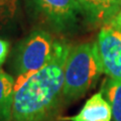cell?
<instances>
[{"label":"cell","instance_id":"6da1fadb","mask_svg":"<svg viewBox=\"0 0 121 121\" xmlns=\"http://www.w3.org/2000/svg\"><path fill=\"white\" fill-rule=\"evenodd\" d=\"M71 47L59 40L54 56L43 69L14 84L11 121H60L65 101L64 67Z\"/></svg>","mask_w":121,"mask_h":121},{"label":"cell","instance_id":"7a4b0ae2","mask_svg":"<svg viewBox=\"0 0 121 121\" xmlns=\"http://www.w3.org/2000/svg\"><path fill=\"white\" fill-rule=\"evenodd\" d=\"M103 74L96 41L71 47L64 67L63 95L65 104L84 97Z\"/></svg>","mask_w":121,"mask_h":121},{"label":"cell","instance_id":"3957f363","mask_svg":"<svg viewBox=\"0 0 121 121\" xmlns=\"http://www.w3.org/2000/svg\"><path fill=\"white\" fill-rule=\"evenodd\" d=\"M26 9L40 27L66 36L80 29L85 13L77 0H24ZM87 21V20H86Z\"/></svg>","mask_w":121,"mask_h":121},{"label":"cell","instance_id":"277c9868","mask_svg":"<svg viewBox=\"0 0 121 121\" xmlns=\"http://www.w3.org/2000/svg\"><path fill=\"white\" fill-rule=\"evenodd\" d=\"M59 40L43 28L32 30L17 43L12 52L11 69L18 84L47 65L54 56Z\"/></svg>","mask_w":121,"mask_h":121},{"label":"cell","instance_id":"5b68a950","mask_svg":"<svg viewBox=\"0 0 121 121\" xmlns=\"http://www.w3.org/2000/svg\"><path fill=\"white\" fill-rule=\"evenodd\" d=\"M96 44L103 73L108 78L121 80V31L104 25Z\"/></svg>","mask_w":121,"mask_h":121},{"label":"cell","instance_id":"8992f818","mask_svg":"<svg viewBox=\"0 0 121 121\" xmlns=\"http://www.w3.org/2000/svg\"><path fill=\"white\" fill-rule=\"evenodd\" d=\"M85 13L87 22L106 25L121 8V0H77Z\"/></svg>","mask_w":121,"mask_h":121},{"label":"cell","instance_id":"52a82bcc","mask_svg":"<svg viewBox=\"0 0 121 121\" xmlns=\"http://www.w3.org/2000/svg\"><path fill=\"white\" fill-rule=\"evenodd\" d=\"M112 111L101 92L95 93L85 102L77 114L69 117L60 116V121H111Z\"/></svg>","mask_w":121,"mask_h":121},{"label":"cell","instance_id":"ba28073f","mask_svg":"<svg viewBox=\"0 0 121 121\" xmlns=\"http://www.w3.org/2000/svg\"><path fill=\"white\" fill-rule=\"evenodd\" d=\"M15 80L0 69V121H11Z\"/></svg>","mask_w":121,"mask_h":121},{"label":"cell","instance_id":"9c48e42d","mask_svg":"<svg viewBox=\"0 0 121 121\" xmlns=\"http://www.w3.org/2000/svg\"><path fill=\"white\" fill-rule=\"evenodd\" d=\"M100 92L111 107L112 120L121 121V80L107 77L102 83Z\"/></svg>","mask_w":121,"mask_h":121},{"label":"cell","instance_id":"30bf717a","mask_svg":"<svg viewBox=\"0 0 121 121\" xmlns=\"http://www.w3.org/2000/svg\"><path fill=\"white\" fill-rule=\"evenodd\" d=\"M19 10V0H0V33L13 27Z\"/></svg>","mask_w":121,"mask_h":121},{"label":"cell","instance_id":"8fae6325","mask_svg":"<svg viewBox=\"0 0 121 121\" xmlns=\"http://www.w3.org/2000/svg\"><path fill=\"white\" fill-rule=\"evenodd\" d=\"M10 51V43L4 39L0 37V67L5 63Z\"/></svg>","mask_w":121,"mask_h":121},{"label":"cell","instance_id":"7c38bea8","mask_svg":"<svg viewBox=\"0 0 121 121\" xmlns=\"http://www.w3.org/2000/svg\"><path fill=\"white\" fill-rule=\"evenodd\" d=\"M106 25H108V26H110V27H112V28L121 31V8L119 9L118 12L114 15V17H113Z\"/></svg>","mask_w":121,"mask_h":121}]
</instances>
